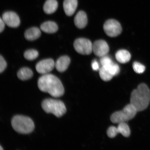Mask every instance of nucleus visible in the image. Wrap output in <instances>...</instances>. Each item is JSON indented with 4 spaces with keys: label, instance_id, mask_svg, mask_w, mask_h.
<instances>
[{
    "label": "nucleus",
    "instance_id": "24",
    "mask_svg": "<svg viewBox=\"0 0 150 150\" xmlns=\"http://www.w3.org/2000/svg\"><path fill=\"white\" fill-rule=\"evenodd\" d=\"M100 63L102 67H108L114 63L112 59L106 55L101 57Z\"/></svg>",
    "mask_w": 150,
    "mask_h": 150
},
{
    "label": "nucleus",
    "instance_id": "17",
    "mask_svg": "<svg viewBox=\"0 0 150 150\" xmlns=\"http://www.w3.org/2000/svg\"><path fill=\"white\" fill-rule=\"evenodd\" d=\"M115 57L117 60L121 63H126L130 60L131 56L129 52L127 50H119L115 54Z\"/></svg>",
    "mask_w": 150,
    "mask_h": 150
},
{
    "label": "nucleus",
    "instance_id": "21",
    "mask_svg": "<svg viewBox=\"0 0 150 150\" xmlns=\"http://www.w3.org/2000/svg\"><path fill=\"white\" fill-rule=\"evenodd\" d=\"M39 56V53L37 50L31 49L27 50L24 54V58L29 61L33 60Z\"/></svg>",
    "mask_w": 150,
    "mask_h": 150
},
{
    "label": "nucleus",
    "instance_id": "6",
    "mask_svg": "<svg viewBox=\"0 0 150 150\" xmlns=\"http://www.w3.org/2000/svg\"><path fill=\"white\" fill-rule=\"evenodd\" d=\"M74 49L82 55H88L93 51V44L88 39L79 38L75 40L74 44Z\"/></svg>",
    "mask_w": 150,
    "mask_h": 150
},
{
    "label": "nucleus",
    "instance_id": "4",
    "mask_svg": "<svg viewBox=\"0 0 150 150\" xmlns=\"http://www.w3.org/2000/svg\"><path fill=\"white\" fill-rule=\"evenodd\" d=\"M42 107L46 113L52 114L57 117H62L67 112L64 103L59 100L46 99L43 101Z\"/></svg>",
    "mask_w": 150,
    "mask_h": 150
},
{
    "label": "nucleus",
    "instance_id": "18",
    "mask_svg": "<svg viewBox=\"0 0 150 150\" xmlns=\"http://www.w3.org/2000/svg\"><path fill=\"white\" fill-rule=\"evenodd\" d=\"M33 76V71L28 67H24L20 69L17 73L19 79L22 81L29 80Z\"/></svg>",
    "mask_w": 150,
    "mask_h": 150
},
{
    "label": "nucleus",
    "instance_id": "13",
    "mask_svg": "<svg viewBox=\"0 0 150 150\" xmlns=\"http://www.w3.org/2000/svg\"><path fill=\"white\" fill-rule=\"evenodd\" d=\"M88 18L87 14L83 11H80L75 16L74 23L76 27L79 29H83L87 25Z\"/></svg>",
    "mask_w": 150,
    "mask_h": 150
},
{
    "label": "nucleus",
    "instance_id": "22",
    "mask_svg": "<svg viewBox=\"0 0 150 150\" xmlns=\"http://www.w3.org/2000/svg\"><path fill=\"white\" fill-rule=\"evenodd\" d=\"M104 67L113 76L117 75L120 72V69L119 65L114 63L108 67Z\"/></svg>",
    "mask_w": 150,
    "mask_h": 150
},
{
    "label": "nucleus",
    "instance_id": "7",
    "mask_svg": "<svg viewBox=\"0 0 150 150\" xmlns=\"http://www.w3.org/2000/svg\"><path fill=\"white\" fill-rule=\"evenodd\" d=\"M103 28L106 34L111 37L117 36L120 34L122 31L120 24L117 21L114 19L107 21L104 24Z\"/></svg>",
    "mask_w": 150,
    "mask_h": 150
},
{
    "label": "nucleus",
    "instance_id": "19",
    "mask_svg": "<svg viewBox=\"0 0 150 150\" xmlns=\"http://www.w3.org/2000/svg\"><path fill=\"white\" fill-rule=\"evenodd\" d=\"M117 134H121L125 137H128L130 134V130L128 125L125 123L119 124L117 127Z\"/></svg>",
    "mask_w": 150,
    "mask_h": 150
},
{
    "label": "nucleus",
    "instance_id": "23",
    "mask_svg": "<svg viewBox=\"0 0 150 150\" xmlns=\"http://www.w3.org/2000/svg\"><path fill=\"white\" fill-rule=\"evenodd\" d=\"M133 68L135 72L138 74H142L145 70V66L137 62L133 64Z\"/></svg>",
    "mask_w": 150,
    "mask_h": 150
},
{
    "label": "nucleus",
    "instance_id": "2",
    "mask_svg": "<svg viewBox=\"0 0 150 150\" xmlns=\"http://www.w3.org/2000/svg\"><path fill=\"white\" fill-rule=\"evenodd\" d=\"M150 102V91L147 86L142 83L131 94L130 104L136 108L138 112L146 109Z\"/></svg>",
    "mask_w": 150,
    "mask_h": 150
},
{
    "label": "nucleus",
    "instance_id": "27",
    "mask_svg": "<svg viewBox=\"0 0 150 150\" xmlns=\"http://www.w3.org/2000/svg\"><path fill=\"white\" fill-rule=\"evenodd\" d=\"M91 67L93 70L94 71H97L99 69V64L96 60L93 61L91 63Z\"/></svg>",
    "mask_w": 150,
    "mask_h": 150
},
{
    "label": "nucleus",
    "instance_id": "11",
    "mask_svg": "<svg viewBox=\"0 0 150 150\" xmlns=\"http://www.w3.org/2000/svg\"><path fill=\"white\" fill-rule=\"evenodd\" d=\"M71 62V59L67 56H61L55 63V67L58 71L63 72L67 70Z\"/></svg>",
    "mask_w": 150,
    "mask_h": 150
},
{
    "label": "nucleus",
    "instance_id": "14",
    "mask_svg": "<svg viewBox=\"0 0 150 150\" xmlns=\"http://www.w3.org/2000/svg\"><path fill=\"white\" fill-rule=\"evenodd\" d=\"M41 32L40 29L37 27L29 28L24 33L25 38L29 41H33L38 38L41 36Z\"/></svg>",
    "mask_w": 150,
    "mask_h": 150
},
{
    "label": "nucleus",
    "instance_id": "15",
    "mask_svg": "<svg viewBox=\"0 0 150 150\" xmlns=\"http://www.w3.org/2000/svg\"><path fill=\"white\" fill-rule=\"evenodd\" d=\"M40 29L44 32L48 33H53L58 31L59 28L55 22L48 21L41 24Z\"/></svg>",
    "mask_w": 150,
    "mask_h": 150
},
{
    "label": "nucleus",
    "instance_id": "9",
    "mask_svg": "<svg viewBox=\"0 0 150 150\" xmlns=\"http://www.w3.org/2000/svg\"><path fill=\"white\" fill-rule=\"evenodd\" d=\"M93 51L95 55L101 57L106 55L109 51V47L105 41L98 40L93 44Z\"/></svg>",
    "mask_w": 150,
    "mask_h": 150
},
{
    "label": "nucleus",
    "instance_id": "29",
    "mask_svg": "<svg viewBox=\"0 0 150 150\" xmlns=\"http://www.w3.org/2000/svg\"><path fill=\"white\" fill-rule=\"evenodd\" d=\"M3 150V149L2 147L1 146V147H0V150Z\"/></svg>",
    "mask_w": 150,
    "mask_h": 150
},
{
    "label": "nucleus",
    "instance_id": "28",
    "mask_svg": "<svg viewBox=\"0 0 150 150\" xmlns=\"http://www.w3.org/2000/svg\"><path fill=\"white\" fill-rule=\"evenodd\" d=\"M5 23L2 18L0 19V32L1 33L4 30L5 28Z\"/></svg>",
    "mask_w": 150,
    "mask_h": 150
},
{
    "label": "nucleus",
    "instance_id": "5",
    "mask_svg": "<svg viewBox=\"0 0 150 150\" xmlns=\"http://www.w3.org/2000/svg\"><path fill=\"white\" fill-rule=\"evenodd\" d=\"M137 112L132 105H127L123 110L112 114L110 117V121L114 123H125L134 118Z\"/></svg>",
    "mask_w": 150,
    "mask_h": 150
},
{
    "label": "nucleus",
    "instance_id": "20",
    "mask_svg": "<svg viewBox=\"0 0 150 150\" xmlns=\"http://www.w3.org/2000/svg\"><path fill=\"white\" fill-rule=\"evenodd\" d=\"M99 74L101 79L105 81H109L114 76L106 69L102 67L99 69Z\"/></svg>",
    "mask_w": 150,
    "mask_h": 150
},
{
    "label": "nucleus",
    "instance_id": "3",
    "mask_svg": "<svg viewBox=\"0 0 150 150\" xmlns=\"http://www.w3.org/2000/svg\"><path fill=\"white\" fill-rule=\"evenodd\" d=\"M11 124L14 130L22 134H29L35 129V124L30 118L21 115H16L12 118Z\"/></svg>",
    "mask_w": 150,
    "mask_h": 150
},
{
    "label": "nucleus",
    "instance_id": "25",
    "mask_svg": "<svg viewBox=\"0 0 150 150\" xmlns=\"http://www.w3.org/2000/svg\"><path fill=\"white\" fill-rule=\"evenodd\" d=\"M109 137L112 138L115 137L118 134L117 127L114 126L110 127L109 128L107 132Z\"/></svg>",
    "mask_w": 150,
    "mask_h": 150
},
{
    "label": "nucleus",
    "instance_id": "16",
    "mask_svg": "<svg viewBox=\"0 0 150 150\" xmlns=\"http://www.w3.org/2000/svg\"><path fill=\"white\" fill-rule=\"evenodd\" d=\"M58 4L56 0H47L43 6V10L46 14L53 13L57 10Z\"/></svg>",
    "mask_w": 150,
    "mask_h": 150
},
{
    "label": "nucleus",
    "instance_id": "26",
    "mask_svg": "<svg viewBox=\"0 0 150 150\" xmlns=\"http://www.w3.org/2000/svg\"><path fill=\"white\" fill-rule=\"evenodd\" d=\"M7 64L2 56H0V72L1 73L6 69Z\"/></svg>",
    "mask_w": 150,
    "mask_h": 150
},
{
    "label": "nucleus",
    "instance_id": "10",
    "mask_svg": "<svg viewBox=\"0 0 150 150\" xmlns=\"http://www.w3.org/2000/svg\"><path fill=\"white\" fill-rule=\"evenodd\" d=\"M6 24L9 27L15 28L18 27L20 24V20L18 14L11 11L5 12L2 17Z\"/></svg>",
    "mask_w": 150,
    "mask_h": 150
},
{
    "label": "nucleus",
    "instance_id": "12",
    "mask_svg": "<svg viewBox=\"0 0 150 150\" xmlns=\"http://www.w3.org/2000/svg\"><path fill=\"white\" fill-rule=\"evenodd\" d=\"M77 6V0H64L63 2L64 10L68 16H72L74 14Z\"/></svg>",
    "mask_w": 150,
    "mask_h": 150
},
{
    "label": "nucleus",
    "instance_id": "8",
    "mask_svg": "<svg viewBox=\"0 0 150 150\" xmlns=\"http://www.w3.org/2000/svg\"><path fill=\"white\" fill-rule=\"evenodd\" d=\"M55 67V63L53 60L49 59L39 62L35 66V69L39 74L44 75L51 72Z\"/></svg>",
    "mask_w": 150,
    "mask_h": 150
},
{
    "label": "nucleus",
    "instance_id": "1",
    "mask_svg": "<svg viewBox=\"0 0 150 150\" xmlns=\"http://www.w3.org/2000/svg\"><path fill=\"white\" fill-rule=\"evenodd\" d=\"M38 86L40 91L49 94L55 98L61 97L64 93V89L60 80L53 74H44L39 78Z\"/></svg>",
    "mask_w": 150,
    "mask_h": 150
}]
</instances>
